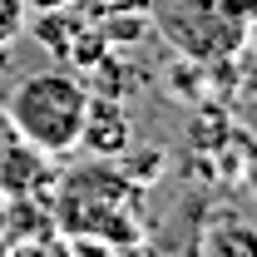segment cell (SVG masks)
I'll use <instances>...</instances> for the list:
<instances>
[{"label":"cell","mask_w":257,"mask_h":257,"mask_svg":"<svg viewBox=\"0 0 257 257\" xmlns=\"http://www.w3.org/2000/svg\"><path fill=\"white\" fill-rule=\"evenodd\" d=\"M193 247L208 257H257V223L237 213H213L208 227L193 237Z\"/></svg>","instance_id":"obj_4"},{"label":"cell","mask_w":257,"mask_h":257,"mask_svg":"<svg viewBox=\"0 0 257 257\" xmlns=\"http://www.w3.org/2000/svg\"><path fill=\"white\" fill-rule=\"evenodd\" d=\"M154 20L168 35V45L193 55V60L227 55V50H237V40H247V25L227 10L223 0H159Z\"/></svg>","instance_id":"obj_2"},{"label":"cell","mask_w":257,"mask_h":257,"mask_svg":"<svg viewBox=\"0 0 257 257\" xmlns=\"http://www.w3.org/2000/svg\"><path fill=\"white\" fill-rule=\"evenodd\" d=\"M5 252H10V237H5V232H0V257H5Z\"/></svg>","instance_id":"obj_7"},{"label":"cell","mask_w":257,"mask_h":257,"mask_svg":"<svg viewBox=\"0 0 257 257\" xmlns=\"http://www.w3.org/2000/svg\"><path fill=\"white\" fill-rule=\"evenodd\" d=\"M134 144V124H128V109L119 94L99 99L89 94V109H84V128H79V149H89L94 159H119Z\"/></svg>","instance_id":"obj_3"},{"label":"cell","mask_w":257,"mask_h":257,"mask_svg":"<svg viewBox=\"0 0 257 257\" xmlns=\"http://www.w3.org/2000/svg\"><path fill=\"white\" fill-rule=\"evenodd\" d=\"M247 40L257 45V10H252V20H247Z\"/></svg>","instance_id":"obj_6"},{"label":"cell","mask_w":257,"mask_h":257,"mask_svg":"<svg viewBox=\"0 0 257 257\" xmlns=\"http://www.w3.org/2000/svg\"><path fill=\"white\" fill-rule=\"evenodd\" d=\"M84 109H89V89L64 69L25 74L20 84H10L0 94V114L15 128V139H25L45 159H64L79 149Z\"/></svg>","instance_id":"obj_1"},{"label":"cell","mask_w":257,"mask_h":257,"mask_svg":"<svg viewBox=\"0 0 257 257\" xmlns=\"http://www.w3.org/2000/svg\"><path fill=\"white\" fill-rule=\"evenodd\" d=\"M30 30V0H0V50H10Z\"/></svg>","instance_id":"obj_5"},{"label":"cell","mask_w":257,"mask_h":257,"mask_svg":"<svg viewBox=\"0 0 257 257\" xmlns=\"http://www.w3.org/2000/svg\"><path fill=\"white\" fill-rule=\"evenodd\" d=\"M252 188H257V163H252Z\"/></svg>","instance_id":"obj_8"}]
</instances>
